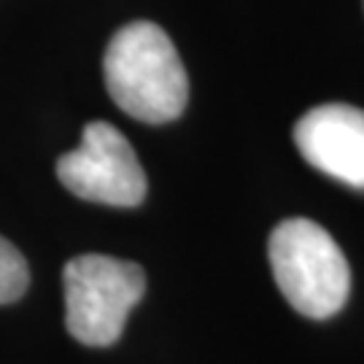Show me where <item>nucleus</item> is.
<instances>
[{
	"instance_id": "f257e3e1",
	"label": "nucleus",
	"mask_w": 364,
	"mask_h": 364,
	"mask_svg": "<svg viewBox=\"0 0 364 364\" xmlns=\"http://www.w3.org/2000/svg\"><path fill=\"white\" fill-rule=\"evenodd\" d=\"M111 100L146 124H165L183 114L189 78L170 36L154 22H130L111 38L103 57Z\"/></svg>"
},
{
	"instance_id": "f03ea898",
	"label": "nucleus",
	"mask_w": 364,
	"mask_h": 364,
	"mask_svg": "<svg viewBox=\"0 0 364 364\" xmlns=\"http://www.w3.org/2000/svg\"><path fill=\"white\" fill-rule=\"evenodd\" d=\"M270 267L281 294L308 318H329L351 294V267L321 224L311 219L281 221L267 243Z\"/></svg>"
},
{
	"instance_id": "7ed1b4c3",
	"label": "nucleus",
	"mask_w": 364,
	"mask_h": 364,
	"mask_svg": "<svg viewBox=\"0 0 364 364\" xmlns=\"http://www.w3.org/2000/svg\"><path fill=\"white\" fill-rule=\"evenodd\" d=\"M65 326L90 348L114 346L130 311L146 294L141 264L105 254H84L65 264Z\"/></svg>"
},
{
	"instance_id": "20e7f679",
	"label": "nucleus",
	"mask_w": 364,
	"mask_h": 364,
	"mask_svg": "<svg viewBox=\"0 0 364 364\" xmlns=\"http://www.w3.org/2000/svg\"><path fill=\"white\" fill-rule=\"evenodd\" d=\"M57 178L81 200L135 208L146 200V170L130 141L108 122H90L81 146L57 159Z\"/></svg>"
},
{
	"instance_id": "423d86ee",
	"label": "nucleus",
	"mask_w": 364,
	"mask_h": 364,
	"mask_svg": "<svg viewBox=\"0 0 364 364\" xmlns=\"http://www.w3.org/2000/svg\"><path fill=\"white\" fill-rule=\"evenodd\" d=\"M30 273L25 257L16 251L14 243L0 237V305H11L27 291Z\"/></svg>"
},
{
	"instance_id": "39448f33",
	"label": "nucleus",
	"mask_w": 364,
	"mask_h": 364,
	"mask_svg": "<svg viewBox=\"0 0 364 364\" xmlns=\"http://www.w3.org/2000/svg\"><path fill=\"white\" fill-rule=\"evenodd\" d=\"M302 159L324 176L364 189V111L346 103L311 108L294 127Z\"/></svg>"
}]
</instances>
